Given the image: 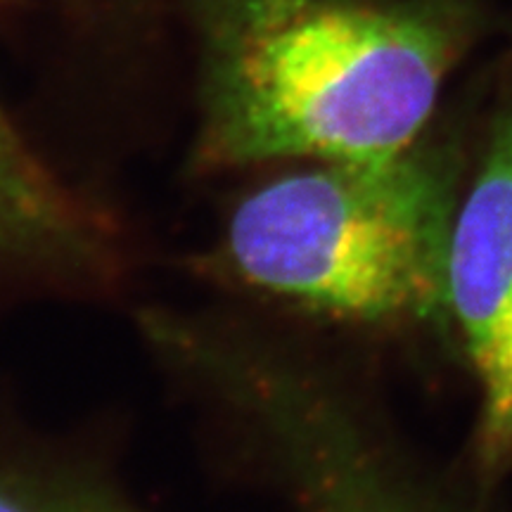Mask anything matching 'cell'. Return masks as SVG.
I'll return each mask as SVG.
<instances>
[{"label": "cell", "mask_w": 512, "mask_h": 512, "mask_svg": "<svg viewBox=\"0 0 512 512\" xmlns=\"http://www.w3.org/2000/svg\"><path fill=\"white\" fill-rule=\"evenodd\" d=\"M484 19L479 0H209L202 155H394L418 140Z\"/></svg>", "instance_id": "obj_1"}, {"label": "cell", "mask_w": 512, "mask_h": 512, "mask_svg": "<svg viewBox=\"0 0 512 512\" xmlns=\"http://www.w3.org/2000/svg\"><path fill=\"white\" fill-rule=\"evenodd\" d=\"M448 306L482 392L479 463L496 475L512 467V55L498 81L482 166L453 221Z\"/></svg>", "instance_id": "obj_3"}, {"label": "cell", "mask_w": 512, "mask_h": 512, "mask_svg": "<svg viewBox=\"0 0 512 512\" xmlns=\"http://www.w3.org/2000/svg\"><path fill=\"white\" fill-rule=\"evenodd\" d=\"M264 396L273 408L261 413L275 420L280 444L292 456L302 512H482L408 472L380 441L358 430L349 413L325 406L323 394L287 392L280 380Z\"/></svg>", "instance_id": "obj_4"}, {"label": "cell", "mask_w": 512, "mask_h": 512, "mask_svg": "<svg viewBox=\"0 0 512 512\" xmlns=\"http://www.w3.org/2000/svg\"><path fill=\"white\" fill-rule=\"evenodd\" d=\"M95 209L0 112V268L53 275L91 245Z\"/></svg>", "instance_id": "obj_5"}, {"label": "cell", "mask_w": 512, "mask_h": 512, "mask_svg": "<svg viewBox=\"0 0 512 512\" xmlns=\"http://www.w3.org/2000/svg\"><path fill=\"white\" fill-rule=\"evenodd\" d=\"M0 512H140L72 477L0 467Z\"/></svg>", "instance_id": "obj_6"}, {"label": "cell", "mask_w": 512, "mask_h": 512, "mask_svg": "<svg viewBox=\"0 0 512 512\" xmlns=\"http://www.w3.org/2000/svg\"><path fill=\"white\" fill-rule=\"evenodd\" d=\"M453 159L415 140L273 178L230 214L226 264L242 283L332 316H439L458 211Z\"/></svg>", "instance_id": "obj_2"}]
</instances>
